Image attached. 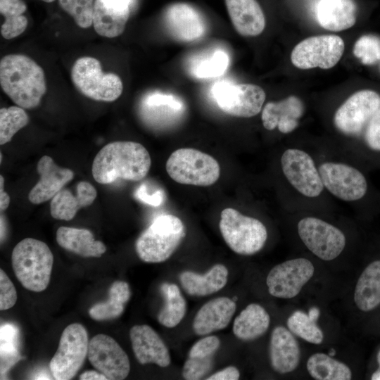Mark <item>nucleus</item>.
Wrapping results in <instances>:
<instances>
[{
	"label": "nucleus",
	"instance_id": "obj_1",
	"mask_svg": "<svg viewBox=\"0 0 380 380\" xmlns=\"http://www.w3.org/2000/svg\"><path fill=\"white\" fill-rule=\"evenodd\" d=\"M151 165L150 154L142 144L118 141L106 144L97 153L91 172L94 180L102 184L118 179L137 182L147 175Z\"/></svg>",
	"mask_w": 380,
	"mask_h": 380
},
{
	"label": "nucleus",
	"instance_id": "obj_2",
	"mask_svg": "<svg viewBox=\"0 0 380 380\" xmlns=\"http://www.w3.org/2000/svg\"><path fill=\"white\" fill-rule=\"evenodd\" d=\"M0 84L13 102L24 109L37 107L47 89L42 68L23 54H8L1 59Z\"/></svg>",
	"mask_w": 380,
	"mask_h": 380
},
{
	"label": "nucleus",
	"instance_id": "obj_3",
	"mask_svg": "<svg viewBox=\"0 0 380 380\" xmlns=\"http://www.w3.org/2000/svg\"><path fill=\"white\" fill-rule=\"evenodd\" d=\"M53 264V253L42 241L25 238L13 248V272L23 286L30 291L41 292L46 289Z\"/></svg>",
	"mask_w": 380,
	"mask_h": 380
},
{
	"label": "nucleus",
	"instance_id": "obj_4",
	"mask_svg": "<svg viewBox=\"0 0 380 380\" xmlns=\"http://www.w3.org/2000/svg\"><path fill=\"white\" fill-rule=\"evenodd\" d=\"M185 235L184 224L178 217L160 215L138 237L137 254L145 262H164L176 251Z\"/></svg>",
	"mask_w": 380,
	"mask_h": 380
},
{
	"label": "nucleus",
	"instance_id": "obj_5",
	"mask_svg": "<svg viewBox=\"0 0 380 380\" xmlns=\"http://www.w3.org/2000/svg\"><path fill=\"white\" fill-rule=\"evenodd\" d=\"M219 227L227 246L242 255L259 252L267 239V231L262 222L243 215L232 208L221 212Z\"/></svg>",
	"mask_w": 380,
	"mask_h": 380
},
{
	"label": "nucleus",
	"instance_id": "obj_6",
	"mask_svg": "<svg viewBox=\"0 0 380 380\" xmlns=\"http://www.w3.org/2000/svg\"><path fill=\"white\" fill-rule=\"evenodd\" d=\"M165 168L176 182L199 186L213 185L220 175V165L213 156L191 148H179L172 153Z\"/></svg>",
	"mask_w": 380,
	"mask_h": 380
},
{
	"label": "nucleus",
	"instance_id": "obj_7",
	"mask_svg": "<svg viewBox=\"0 0 380 380\" xmlns=\"http://www.w3.org/2000/svg\"><path fill=\"white\" fill-rule=\"evenodd\" d=\"M71 80L82 94L97 101H114L123 90L120 77L115 73L103 72L101 62L90 56L81 57L75 61Z\"/></svg>",
	"mask_w": 380,
	"mask_h": 380
},
{
	"label": "nucleus",
	"instance_id": "obj_8",
	"mask_svg": "<svg viewBox=\"0 0 380 380\" xmlns=\"http://www.w3.org/2000/svg\"><path fill=\"white\" fill-rule=\"evenodd\" d=\"M89 343L87 330L82 324L72 323L65 328L49 362L55 379L69 380L76 375L87 356Z\"/></svg>",
	"mask_w": 380,
	"mask_h": 380
},
{
	"label": "nucleus",
	"instance_id": "obj_9",
	"mask_svg": "<svg viewBox=\"0 0 380 380\" xmlns=\"http://www.w3.org/2000/svg\"><path fill=\"white\" fill-rule=\"evenodd\" d=\"M212 93L223 112L239 118H251L258 114L266 96L264 90L258 85L228 82L215 84Z\"/></svg>",
	"mask_w": 380,
	"mask_h": 380
},
{
	"label": "nucleus",
	"instance_id": "obj_10",
	"mask_svg": "<svg viewBox=\"0 0 380 380\" xmlns=\"http://www.w3.org/2000/svg\"><path fill=\"white\" fill-rule=\"evenodd\" d=\"M344 51L343 39L334 34L306 38L293 49L291 61L300 69H329L339 61Z\"/></svg>",
	"mask_w": 380,
	"mask_h": 380
},
{
	"label": "nucleus",
	"instance_id": "obj_11",
	"mask_svg": "<svg viewBox=\"0 0 380 380\" xmlns=\"http://www.w3.org/2000/svg\"><path fill=\"white\" fill-rule=\"evenodd\" d=\"M298 233L308 249L325 261L339 256L346 243V236L338 228L317 217L301 219L298 223Z\"/></svg>",
	"mask_w": 380,
	"mask_h": 380
},
{
	"label": "nucleus",
	"instance_id": "obj_12",
	"mask_svg": "<svg viewBox=\"0 0 380 380\" xmlns=\"http://www.w3.org/2000/svg\"><path fill=\"white\" fill-rule=\"evenodd\" d=\"M380 108V95L372 90L358 91L336 110L334 122L341 133L357 136Z\"/></svg>",
	"mask_w": 380,
	"mask_h": 380
},
{
	"label": "nucleus",
	"instance_id": "obj_13",
	"mask_svg": "<svg viewBox=\"0 0 380 380\" xmlns=\"http://www.w3.org/2000/svg\"><path fill=\"white\" fill-rule=\"evenodd\" d=\"M314 273L315 267L307 258H298L284 261L269 272L266 278L268 292L279 298H295Z\"/></svg>",
	"mask_w": 380,
	"mask_h": 380
},
{
	"label": "nucleus",
	"instance_id": "obj_14",
	"mask_svg": "<svg viewBox=\"0 0 380 380\" xmlns=\"http://www.w3.org/2000/svg\"><path fill=\"white\" fill-rule=\"evenodd\" d=\"M281 165L289 182L303 196L314 198L323 191L319 170L311 156L304 151L286 150L281 156Z\"/></svg>",
	"mask_w": 380,
	"mask_h": 380
},
{
	"label": "nucleus",
	"instance_id": "obj_15",
	"mask_svg": "<svg viewBox=\"0 0 380 380\" xmlns=\"http://www.w3.org/2000/svg\"><path fill=\"white\" fill-rule=\"evenodd\" d=\"M90 363L109 380L125 379L130 371L129 357L111 336L99 334L89 343L87 354Z\"/></svg>",
	"mask_w": 380,
	"mask_h": 380
},
{
	"label": "nucleus",
	"instance_id": "obj_16",
	"mask_svg": "<svg viewBox=\"0 0 380 380\" xmlns=\"http://www.w3.org/2000/svg\"><path fill=\"white\" fill-rule=\"evenodd\" d=\"M324 186L346 201L362 198L367 190L365 176L356 168L343 163L327 162L318 168Z\"/></svg>",
	"mask_w": 380,
	"mask_h": 380
},
{
	"label": "nucleus",
	"instance_id": "obj_17",
	"mask_svg": "<svg viewBox=\"0 0 380 380\" xmlns=\"http://www.w3.org/2000/svg\"><path fill=\"white\" fill-rule=\"evenodd\" d=\"M164 20L169 34L176 40L191 42L205 32V22L194 7L186 3L170 5L165 11Z\"/></svg>",
	"mask_w": 380,
	"mask_h": 380
},
{
	"label": "nucleus",
	"instance_id": "obj_18",
	"mask_svg": "<svg viewBox=\"0 0 380 380\" xmlns=\"http://www.w3.org/2000/svg\"><path fill=\"white\" fill-rule=\"evenodd\" d=\"M37 170L40 179L28 195L29 201L35 205L52 199L75 176L72 170L58 166L49 156L39 159Z\"/></svg>",
	"mask_w": 380,
	"mask_h": 380
},
{
	"label": "nucleus",
	"instance_id": "obj_19",
	"mask_svg": "<svg viewBox=\"0 0 380 380\" xmlns=\"http://www.w3.org/2000/svg\"><path fill=\"white\" fill-rule=\"evenodd\" d=\"M129 337L133 352L140 364L154 363L161 367L170 365L171 358L167 347L150 326H133Z\"/></svg>",
	"mask_w": 380,
	"mask_h": 380
},
{
	"label": "nucleus",
	"instance_id": "obj_20",
	"mask_svg": "<svg viewBox=\"0 0 380 380\" xmlns=\"http://www.w3.org/2000/svg\"><path fill=\"white\" fill-rule=\"evenodd\" d=\"M132 0H96L93 26L96 32L104 37L114 38L122 34L129 17Z\"/></svg>",
	"mask_w": 380,
	"mask_h": 380
},
{
	"label": "nucleus",
	"instance_id": "obj_21",
	"mask_svg": "<svg viewBox=\"0 0 380 380\" xmlns=\"http://www.w3.org/2000/svg\"><path fill=\"white\" fill-rule=\"evenodd\" d=\"M269 355L272 369L279 374H288L298 367L300 350L294 334L289 329L277 326L272 330Z\"/></svg>",
	"mask_w": 380,
	"mask_h": 380
},
{
	"label": "nucleus",
	"instance_id": "obj_22",
	"mask_svg": "<svg viewBox=\"0 0 380 380\" xmlns=\"http://www.w3.org/2000/svg\"><path fill=\"white\" fill-rule=\"evenodd\" d=\"M304 113V105L296 96L279 101L268 102L261 115L263 127L267 130L276 127L283 134L293 132L298 125V120Z\"/></svg>",
	"mask_w": 380,
	"mask_h": 380
},
{
	"label": "nucleus",
	"instance_id": "obj_23",
	"mask_svg": "<svg viewBox=\"0 0 380 380\" xmlns=\"http://www.w3.org/2000/svg\"><path fill=\"white\" fill-rule=\"evenodd\" d=\"M235 302L228 297H218L205 303L196 314L193 330L205 336L226 328L236 311Z\"/></svg>",
	"mask_w": 380,
	"mask_h": 380
},
{
	"label": "nucleus",
	"instance_id": "obj_24",
	"mask_svg": "<svg viewBox=\"0 0 380 380\" xmlns=\"http://www.w3.org/2000/svg\"><path fill=\"white\" fill-rule=\"evenodd\" d=\"M97 196L95 187L89 182L81 181L77 184L74 196L68 189H61L51 199L50 213L56 220H72L79 209L93 203Z\"/></svg>",
	"mask_w": 380,
	"mask_h": 380
},
{
	"label": "nucleus",
	"instance_id": "obj_25",
	"mask_svg": "<svg viewBox=\"0 0 380 380\" xmlns=\"http://www.w3.org/2000/svg\"><path fill=\"white\" fill-rule=\"evenodd\" d=\"M236 31L243 36H257L265 27L264 13L256 0H225Z\"/></svg>",
	"mask_w": 380,
	"mask_h": 380
},
{
	"label": "nucleus",
	"instance_id": "obj_26",
	"mask_svg": "<svg viewBox=\"0 0 380 380\" xmlns=\"http://www.w3.org/2000/svg\"><path fill=\"white\" fill-rule=\"evenodd\" d=\"M357 10L353 0H321L317 9V20L326 30H345L355 25Z\"/></svg>",
	"mask_w": 380,
	"mask_h": 380
},
{
	"label": "nucleus",
	"instance_id": "obj_27",
	"mask_svg": "<svg viewBox=\"0 0 380 380\" xmlns=\"http://www.w3.org/2000/svg\"><path fill=\"white\" fill-rule=\"evenodd\" d=\"M179 278L183 289L189 295L205 296L219 291L226 285L228 270L222 264H216L205 274L185 271Z\"/></svg>",
	"mask_w": 380,
	"mask_h": 380
},
{
	"label": "nucleus",
	"instance_id": "obj_28",
	"mask_svg": "<svg viewBox=\"0 0 380 380\" xmlns=\"http://www.w3.org/2000/svg\"><path fill=\"white\" fill-rule=\"evenodd\" d=\"M56 241L63 248L84 258H99L106 251L105 244L95 240L91 232L87 229L60 227Z\"/></svg>",
	"mask_w": 380,
	"mask_h": 380
},
{
	"label": "nucleus",
	"instance_id": "obj_29",
	"mask_svg": "<svg viewBox=\"0 0 380 380\" xmlns=\"http://www.w3.org/2000/svg\"><path fill=\"white\" fill-rule=\"evenodd\" d=\"M353 300L362 312H369L380 305V260L369 264L355 287Z\"/></svg>",
	"mask_w": 380,
	"mask_h": 380
},
{
	"label": "nucleus",
	"instance_id": "obj_30",
	"mask_svg": "<svg viewBox=\"0 0 380 380\" xmlns=\"http://www.w3.org/2000/svg\"><path fill=\"white\" fill-rule=\"evenodd\" d=\"M270 317L258 303H250L235 318L232 331L242 341H252L262 336L269 329Z\"/></svg>",
	"mask_w": 380,
	"mask_h": 380
},
{
	"label": "nucleus",
	"instance_id": "obj_31",
	"mask_svg": "<svg viewBox=\"0 0 380 380\" xmlns=\"http://www.w3.org/2000/svg\"><path fill=\"white\" fill-rule=\"evenodd\" d=\"M131 296L129 284L124 281H114L109 289V298L93 305L90 317L97 321L109 320L120 317Z\"/></svg>",
	"mask_w": 380,
	"mask_h": 380
},
{
	"label": "nucleus",
	"instance_id": "obj_32",
	"mask_svg": "<svg viewBox=\"0 0 380 380\" xmlns=\"http://www.w3.org/2000/svg\"><path fill=\"white\" fill-rule=\"evenodd\" d=\"M309 374L317 380H350L352 372L345 363L323 353L309 357L306 364Z\"/></svg>",
	"mask_w": 380,
	"mask_h": 380
},
{
	"label": "nucleus",
	"instance_id": "obj_33",
	"mask_svg": "<svg viewBox=\"0 0 380 380\" xmlns=\"http://www.w3.org/2000/svg\"><path fill=\"white\" fill-rule=\"evenodd\" d=\"M160 289L165 299V304L158 315L160 324L172 328L184 318L186 303L179 287L175 284L163 283Z\"/></svg>",
	"mask_w": 380,
	"mask_h": 380
},
{
	"label": "nucleus",
	"instance_id": "obj_34",
	"mask_svg": "<svg viewBox=\"0 0 380 380\" xmlns=\"http://www.w3.org/2000/svg\"><path fill=\"white\" fill-rule=\"evenodd\" d=\"M229 56L222 50L208 51L194 56L189 61V70L198 78L214 77L223 74L228 67Z\"/></svg>",
	"mask_w": 380,
	"mask_h": 380
},
{
	"label": "nucleus",
	"instance_id": "obj_35",
	"mask_svg": "<svg viewBox=\"0 0 380 380\" xmlns=\"http://www.w3.org/2000/svg\"><path fill=\"white\" fill-rule=\"evenodd\" d=\"M26 9L23 0H0V12L5 18L1 26V34L4 39H13L25 31L28 21L23 14Z\"/></svg>",
	"mask_w": 380,
	"mask_h": 380
},
{
	"label": "nucleus",
	"instance_id": "obj_36",
	"mask_svg": "<svg viewBox=\"0 0 380 380\" xmlns=\"http://www.w3.org/2000/svg\"><path fill=\"white\" fill-rule=\"evenodd\" d=\"M18 337L19 331L15 326L11 324L1 326V379H4L9 369L21 358L18 350Z\"/></svg>",
	"mask_w": 380,
	"mask_h": 380
},
{
	"label": "nucleus",
	"instance_id": "obj_37",
	"mask_svg": "<svg viewBox=\"0 0 380 380\" xmlns=\"http://www.w3.org/2000/svg\"><path fill=\"white\" fill-rule=\"evenodd\" d=\"M286 324L292 334L308 343L319 345L324 340L323 331L316 321L301 310L293 312L287 319Z\"/></svg>",
	"mask_w": 380,
	"mask_h": 380
},
{
	"label": "nucleus",
	"instance_id": "obj_38",
	"mask_svg": "<svg viewBox=\"0 0 380 380\" xmlns=\"http://www.w3.org/2000/svg\"><path fill=\"white\" fill-rule=\"evenodd\" d=\"M30 122V118L25 109L12 106L0 109V144L4 145Z\"/></svg>",
	"mask_w": 380,
	"mask_h": 380
},
{
	"label": "nucleus",
	"instance_id": "obj_39",
	"mask_svg": "<svg viewBox=\"0 0 380 380\" xmlns=\"http://www.w3.org/2000/svg\"><path fill=\"white\" fill-rule=\"evenodd\" d=\"M61 8L72 17L75 23L82 28L93 24V0H58Z\"/></svg>",
	"mask_w": 380,
	"mask_h": 380
},
{
	"label": "nucleus",
	"instance_id": "obj_40",
	"mask_svg": "<svg viewBox=\"0 0 380 380\" xmlns=\"http://www.w3.org/2000/svg\"><path fill=\"white\" fill-rule=\"evenodd\" d=\"M353 54L364 65H372L380 61V37L362 35L354 45Z\"/></svg>",
	"mask_w": 380,
	"mask_h": 380
},
{
	"label": "nucleus",
	"instance_id": "obj_41",
	"mask_svg": "<svg viewBox=\"0 0 380 380\" xmlns=\"http://www.w3.org/2000/svg\"><path fill=\"white\" fill-rule=\"evenodd\" d=\"M213 357H189L182 369V376L186 380H198L204 377L213 367Z\"/></svg>",
	"mask_w": 380,
	"mask_h": 380
},
{
	"label": "nucleus",
	"instance_id": "obj_42",
	"mask_svg": "<svg viewBox=\"0 0 380 380\" xmlns=\"http://www.w3.org/2000/svg\"><path fill=\"white\" fill-rule=\"evenodd\" d=\"M220 339L216 336H208L201 338L191 348L188 357L208 358L213 357L219 349Z\"/></svg>",
	"mask_w": 380,
	"mask_h": 380
},
{
	"label": "nucleus",
	"instance_id": "obj_43",
	"mask_svg": "<svg viewBox=\"0 0 380 380\" xmlns=\"http://www.w3.org/2000/svg\"><path fill=\"white\" fill-rule=\"evenodd\" d=\"M17 300L15 288L3 270H0V310H6L12 308Z\"/></svg>",
	"mask_w": 380,
	"mask_h": 380
},
{
	"label": "nucleus",
	"instance_id": "obj_44",
	"mask_svg": "<svg viewBox=\"0 0 380 380\" xmlns=\"http://www.w3.org/2000/svg\"><path fill=\"white\" fill-rule=\"evenodd\" d=\"M365 139L371 149L380 151V108L365 127Z\"/></svg>",
	"mask_w": 380,
	"mask_h": 380
},
{
	"label": "nucleus",
	"instance_id": "obj_45",
	"mask_svg": "<svg viewBox=\"0 0 380 380\" xmlns=\"http://www.w3.org/2000/svg\"><path fill=\"white\" fill-rule=\"evenodd\" d=\"M134 196L140 201L153 206H160L164 201L165 193L161 189L149 193L146 184L142 183L136 190Z\"/></svg>",
	"mask_w": 380,
	"mask_h": 380
},
{
	"label": "nucleus",
	"instance_id": "obj_46",
	"mask_svg": "<svg viewBox=\"0 0 380 380\" xmlns=\"http://www.w3.org/2000/svg\"><path fill=\"white\" fill-rule=\"evenodd\" d=\"M240 377L239 369L234 366H229L210 375L207 380H237Z\"/></svg>",
	"mask_w": 380,
	"mask_h": 380
},
{
	"label": "nucleus",
	"instance_id": "obj_47",
	"mask_svg": "<svg viewBox=\"0 0 380 380\" xmlns=\"http://www.w3.org/2000/svg\"><path fill=\"white\" fill-rule=\"evenodd\" d=\"M10 197L4 191V178L0 175V210L4 211L9 205Z\"/></svg>",
	"mask_w": 380,
	"mask_h": 380
},
{
	"label": "nucleus",
	"instance_id": "obj_48",
	"mask_svg": "<svg viewBox=\"0 0 380 380\" xmlns=\"http://www.w3.org/2000/svg\"><path fill=\"white\" fill-rule=\"evenodd\" d=\"M80 379L81 380H106V376L99 371H87L80 375Z\"/></svg>",
	"mask_w": 380,
	"mask_h": 380
},
{
	"label": "nucleus",
	"instance_id": "obj_49",
	"mask_svg": "<svg viewBox=\"0 0 380 380\" xmlns=\"http://www.w3.org/2000/svg\"><path fill=\"white\" fill-rule=\"evenodd\" d=\"M319 310L315 307H313L309 310L308 315L312 319L317 321L319 316Z\"/></svg>",
	"mask_w": 380,
	"mask_h": 380
},
{
	"label": "nucleus",
	"instance_id": "obj_50",
	"mask_svg": "<svg viewBox=\"0 0 380 380\" xmlns=\"http://www.w3.org/2000/svg\"><path fill=\"white\" fill-rule=\"evenodd\" d=\"M371 379L372 380H380V367L376 372H374L372 374V375L371 376Z\"/></svg>",
	"mask_w": 380,
	"mask_h": 380
},
{
	"label": "nucleus",
	"instance_id": "obj_51",
	"mask_svg": "<svg viewBox=\"0 0 380 380\" xmlns=\"http://www.w3.org/2000/svg\"><path fill=\"white\" fill-rule=\"evenodd\" d=\"M376 359H377L378 364H379V365L380 367V350L379 351V353L377 354Z\"/></svg>",
	"mask_w": 380,
	"mask_h": 380
},
{
	"label": "nucleus",
	"instance_id": "obj_52",
	"mask_svg": "<svg viewBox=\"0 0 380 380\" xmlns=\"http://www.w3.org/2000/svg\"><path fill=\"white\" fill-rule=\"evenodd\" d=\"M40 1H42L46 2V3H51V2H53L55 0H40Z\"/></svg>",
	"mask_w": 380,
	"mask_h": 380
},
{
	"label": "nucleus",
	"instance_id": "obj_53",
	"mask_svg": "<svg viewBox=\"0 0 380 380\" xmlns=\"http://www.w3.org/2000/svg\"><path fill=\"white\" fill-rule=\"evenodd\" d=\"M0 158H1V160H0V161L1 162V159H2V154H1V157H0Z\"/></svg>",
	"mask_w": 380,
	"mask_h": 380
}]
</instances>
